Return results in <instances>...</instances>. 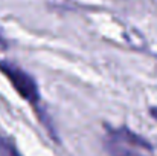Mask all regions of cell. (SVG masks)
<instances>
[{
    "mask_svg": "<svg viewBox=\"0 0 157 156\" xmlns=\"http://www.w3.org/2000/svg\"><path fill=\"white\" fill-rule=\"evenodd\" d=\"M0 72L8 78V81L12 84V87L18 92V95L34 104L37 107V103L40 101V92L37 81L20 66L8 61V60H0Z\"/></svg>",
    "mask_w": 157,
    "mask_h": 156,
    "instance_id": "obj_1",
    "label": "cell"
},
{
    "mask_svg": "<svg viewBox=\"0 0 157 156\" xmlns=\"http://www.w3.org/2000/svg\"><path fill=\"white\" fill-rule=\"evenodd\" d=\"M107 132H108V138L110 139H114V141H119V142H124V144H128V146H133L136 149H144V150H153V146L145 139L142 138L140 135L131 132L128 127H119V129H111V127H107Z\"/></svg>",
    "mask_w": 157,
    "mask_h": 156,
    "instance_id": "obj_2",
    "label": "cell"
},
{
    "mask_svg": "<svg viewBox=\"0 0 157 156\" xmlns=\"http://www.w3.org/2000/svg\"><path fill=\"white\" fill-rule=\"evenodd\" d=\"M105 149L110 153V156H144L134 150L136 147L114 141V139H110V138L105 141Z\"/></svg>",
    "mask_w": 157,
    "mask_h": 156,
    "instance_id": "obj_3",
    "label": "cell"
},
{
    "mask_svg": "<svg viewBox=\"0 0 157 156\" xmlns=\"http://www.w3.org/2000/svg\"><path fill=\"white\" fill-rule=\"evenodd\" d=\"M0 156H21L12 139L0 136Z\"/></svg>",
    "mask_w": 157,
    "mask_h": 156,
    "instance_id": "obj_4",
    "label": "cell"
},
{
    "mask_svg": "<svg viewBox=\"0 0 157 156\" xmlns=\"http://www.w3.org/2000/svg\"><path fill=\"white\" fill-rule=\"evenodd\" d=\"M150 115L157 121V107H151V109H150Z\"/></svg>",
    "mask_w": 157,
    "mask_h": 156,
    "instance_id": "obj_5",
    "label": "cell"
},
{
    "mask_svg": "<svg viewBox=\"0 0 157 156\" xmlns=\"http://www.w3.org/2000/svg\"><path fill=\"white\" fill-rule=\"evenodd\" d=\"M0 45H5V40H3L2 37H0Z\"/></svg>",
    "mask_w": 157,
    "mask_h": 156,
    "instance_id": "obj_6",
    "label": "cell"
}]
</instances>
